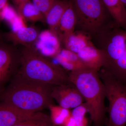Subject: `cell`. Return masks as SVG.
Instances as JSON below:
<instances>
[{
    "instance_id": "5b68a950",
    "label": "cell",
    "mask_w": 126,
    "mask_h": 126,
    "mask_svg": "<svg viewBox=\"0 0 126 126\" xmlns=\"http://www.w3.org/2000/svg\"><path fill=\"white\" fill-rule=\"evenodd\" d=\"M77 18V26L88 33H97L102 28L106 9L102 0H69Z\"/></svg>"
},
{
    "instance_id": "e0dca14e",
    "label": "cell",
    "mask_w": 126,
    "mask_h": 126,
    "mask_svg": "<svg viewBox=\"0 0 126 126\" xmlns=\"http://www.w3.org/2000/svg\"><path fill=\"white\" fill-rule=\"evenodd\" d=\"M117 26L126 30V9L120 0H102Z\"/></svg>"
},
{
    "instance_id": "d6986e66",
    "label": "cell",
    "mask_w": 126,
    "mask_h": 126,
    "mask_svg": "<svg viewBox=\"0 0 126 126\" xmlns=\"http://www.w3.org/2000/svg\"><path fill=\"white\" fill-rule=\"evenodd\" d=\"M13 126H57L51 117L40 112L34 113L30 117L19 122Z\"/></svg>"
},
{
    "instance_id": "8fae6325",
    "label": "cell",
    "mask_w": 126,
    "mask_h": 126,
    "mask_svg": "<svg viewBox=\"0 0 126 126\" xmlns=\"http://www.w3.org/2000/svg\"><path fill=\"white\" fill-rule=\"evenodd\" d=\"M77 54L87 67L99 71L104 67V54L94 45L86 47Z\"/></svg>"
},
{
    "instance_id": "5bb4252c",
    "label": "cell",
    "mask_w": 126,
    "mask_h": 126,
    "mask_svg": "<svg viewBox=\"0 0 126 126\" xmlns=\"http://www.w3.org/2000/svg\"><path fill=\"white\" fill-rule=\"evenodd\" d=\"M69 3V0H57L46 15L45 21L49 30L58 36V29L60 20Z\"/></svg>"
},
{
    "instance_id": "7a4b0ae2",
    "label": "cell",
    "mask_w": 126,
    "mask_h": 126,
    "mask_svg": "<svg viewBox=\"0 0 126 126\" xmlns=\"http://www.w3.org/2000/svg\"><path fill=\"white\" fill-rule=\"evenodd\" d=\"M68 75L83 98L94 126L106 124V90L99 71L86 67L70 72Z\"/></svg>"
},
{
    "instance_id": "ba28073f",
    "label": "cell",
    "mask_w": 126,
    "mask_h": 126,
    "mask_svg": "<svg viewBox=\"0 0 126 126\" xmlns=\"http://www.w3.org/2000/svg\"><path fill=\"white\" fill-rule=\"evenodd\" d=\"M51 96L59 106L69 110L84 102L82 96L71 83L54 86L52 89Z\"/></svg>"
},
{
    "instance_id": "44dd1931",
    "label": "cell",
    "mask_w": 126,
    "mask_h": 126,
    "mask_svg": "<svg viewBox=\"0 0 126 126\" xmlns=\"http://www.w3.org/2000/svg\"><path fill=\"white\" fill-rule=\"evenodd\" d=\"M49 108L51 111L50 117L53 123L57 126H65L72 116L70 110L54 104Z\"/></svg>"
},
{
    "instance_id": "8992f818",
    "label": "cell",
    "mask_w": 126,
    "mask_h": 126,
    "mask_svg": "<svg viewBox=\"0 0 126 126\" xmlns=\"http://www.w3.org/2000/svg\"><path fill=\"white\" fill-rule=\"evenodd\" d=\"M108 30L103 47L101 50L105 56L103 68H107L123 54L126 50V30L117 26L115 23Z\"/></svg>"
},
{
    "instance_id": "277c9868",
    "label": "cell",
    "mask_w": 126,
    "mask_h": 126,
    "mask_svg": "<svg viewBox=\"0 0 126 126\" xmlns=\"http://www.w3.org/2000/svg\"><path fill=\"white\" fill-rule=\"evenodd\" d=\"M99 73L105 87L109 103V117L106 126H126V85L103 68Z\"/></svg>"
},
{
    "instance_id": "cb8c5ba5",
    "label": "cell",
    "mask_w": 126,
    "mask_h": 126,
    "mask_svg": "<svg viewBox=\"0 0 126 126\" xmlns=\"http://www.w3.org/2000/svg\"><path fill=\"white\" fill-rule=\"evenodd\" d=\"M8 0H0V24L3 20V16L5 9L8 6Z\"/></svg>"
},
{
    "instance_id": "603a6c76",
    "label": "cell",
    "mask_w": 126,
    "mask_h": 126,
    "mask_svg": "<svg viewBox=\"0 0 126 126\" xmlns=\"http://www.w3.org/2000/svg\"><path fill=\"white\" fill-rule=\"evenodd\" d=\"M57 0H32L34 5L45 16Z\"/></svg>"
},
{
    "instance_id": "6da1fadb",
    "label": "cell",
    "mask_w": 126,
    "mask_h": 126,
    "mask_svg": "<svg viewBox=\"0 0 126 126\" xmlns=\"http://www.w3.org/2000/svg\"><path fill=\"white\" fill-rule=\"evenodd\" d=\"M54 86L29 80L16 73L0 92V101L25 112H38L54 104L51 96Z\"/></svg>"
},
{
    "instance_id": "ffe728a7",
    "label": "cell",
    "mask_w": 126,
    "mask_h": 126,
    "mask_svg": "<svg viewBox=\"0 0 126 126\" xmlns=\"http://www.w3.org/2000/svg\"><path fill=\"white\" fill-rule=\"evenodd\" d=\"M104 69L117 80L126 85V50L117 61L108 68Z\"/></svg>"
},
{
    "instance_id": "d4e9b609",
    "label": "cell",
    "mask_w": 126,
    "mask_h": 126,
    "mask_svg": "<svg viewBox=\"0 0 126 126\" xmlns=\"http://www.w3.org/2000/svg\"><path fill=\"white\" fill-rule=\"evenodd\" d=\"M17 9L23 4L27 2L30 0H12Z\"/></svg>"
},
{
    "instance_id": "7402d4cb",
    "label": "cell",
    "mask_w": 126,
    "mask_h": 126,
    "mask_svg": "<svg viewBox=\"0 0 126 126\" xmlns=\"http://www.w3.org/2000/svg\"><path fill=\"white\" fill-rule=\"evenodd\" d=\"M88 113L85 103L73 109L71 115L74 121V126H87L88 120L86 115Z\"/></svg>"
},
{
    "instance_id": "3957f363",
    "label": "cell",
    "mask_w": 126,
    "mask_h": 126,
    "mask_svg": "<svg viewBox=\"0 0 126 126\" xmlns=\"http://www.w3.org/2000/svg\"><path fill=\"white\" fill-rule=\"evenodd\" d=\"M16 73L29 80L53 86L71 83L68 74L62 68L46 58L34 46L24 47L20 51Z\"/></svg>"
},
{
    "instance_id": "484cf974",
    "label": "cell",
    "mask_w": 126,
    "mask_h": 126,
    "mask_svg": "<svg viewBox=\"0 0 126 126\" xmlns=\"http://www.w3.org/2000/svg\"><path fill=\"white\" fill-rule=\"evenodd\" d=\"M126 9V0H120Z\"/></svg>"
},
{
    "instance_id": "7c38bea8",
    "label": "cell",
    "mask_w": 126,
    "mask_h": 126,
    "mask_svg": "<svg viewBox=\"0 0 126 126\" xmlns=\"http://www.w3.org/2000/svg\"><path fill=\"white\" fill-rule=\"evenodd\" d=\"M34 113L21 111L0 101V126H14L30 117Z\"/></svg>"
},
{
    "instance_id": "9a60e30c",
    "label": "cell",
    "mask_w": 126,
    "mask_h": 126,
    "mask_svg": "<svg viewBox=\"0 0 126 126\" xmlns=\"http://www.w3.org/2000/svg\"><path fill=\"white\" fill-rule=\"evenodd\" d=\"M65 48L78 54L89 46L93 45L90 34L84 31H74L63 42Z\"/></svg>"
},
{
    "instance_id": "4fadbf2b",
    "label": "cell",
    "mask_w": 126,
    "mask_h": 126,
    "mask_svg": "<svg viewBox=\"0 0 126 126\" xmlns=\"http://www.w3.org/2000/svg\"><path fill=\"white\" fill-rule=\"evenodd\" d=\"M69 2L68 6L61 17L58 29V36L62 42L74 32L77 26L76 14L69 1Z\"/></svg>"
},
{
    "instance_id": "ac0fdd59",
    "label": "cell",
    "mask_w": 126,
    "mask_h": 126,
    "mask_svg": "<svg viewBox=\"0 0 126 126\" xmlns=\"http://www.w3.org/2000/svg\"><path fill=\"white\" fill-rule=\"evenodd\" d=\"M18 13L25 20L32 22H44L45 16L32 2L27 1L17 9Z\"/></svg>"
},
{
    "instance_id": "30bf717a",
    "label": "cell",
    "mask_w": 126,
    "mask_h": 126,
    "mask_svg": "<svg viewBox=\"0 0 126 126\" xmlns=\"http://www.w3.org/2000/svg\"><path fill=\"white\" fill-rule=\"evenodd\" d=\"M58 36L49 30L41 32L35 42V49L44 56L54 58L61 50Z\"/></svg>"
},
{
    "instance_id": "9c48e42d",
    "label": "cell",
    "mask_w": 126,
    "mask_h": 126,
    "mask_svg": "<svg viewBox=\"0 0 126 126\" xmlns=\"http://www.w3.org/2000/svg\"><path fill=\"white\" fill-rule=\"evenodd\" d=\"M39 34L36 28L25 26L0 34L4 40L11 42L14 46L21 45L23 47H29L34 46Z\"/></svg>"
},
{
    "instance_id": "52a82bcc",
    "label": "cell",
    "mask_w": 126,
    "mask_h": 126,
    "mask_svg": "<svg viewBox=\"0 0 126 126\" xmlns=\"http://www.w3.org/2000/svg\"><path fill=\"white\" fill-rule=\"evenodd\" d=\"M20 58V52L13 45L6 43L0 33V92L18 72Z\"/></svg>"
},
{
    "instance_id": "2e32d148",
    "label": "cell",
    "mask_w": 126,
    "mask_h": 126,
    "mask_svg": "<svg viewBox=\"0 0 126 126\" xmlns=\"http://www.w3.org/2000/svg\"><path fill=\"white\" fill-rule=\"evenodd\" d=\"M54 58L63 68L70 72L87 67L77 54L66 48L61 49Z\"/></svg>"
}]
</instances>
